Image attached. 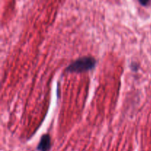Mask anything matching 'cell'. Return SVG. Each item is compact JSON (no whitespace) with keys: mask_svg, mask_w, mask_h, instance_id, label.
I'll return each mask as SVG.
<instances>
[{"mask_svg":"<svg viewBox=\"0 0 151 151\" xmlns=\"http://www.w3.org/2000/svg\"><path fill=\"white\" fill-rule=\"evenodd\" d=\"M139 2L141 3L142 4H143V5H145V4H148L149 1H139Z\"/></svg>","mask_w":151,"mask_h":151,"instance_id":"cell-3","label":"cell"},{"mask_svg":"<svg viewBox=\"0 0 151 151\" xmlns=\"http://www.w3.org/2000/svg\"><path fill=\"white\" fill-rule=\"evenodd\" d=\"M51 146V139L48 134H44L41 137L37 149L40 151H48Z\"/></svg>","mask_w":151,"mask_h":151,"instance_id":"cell-2","label":"cell"},{"mask_svg":"<svg viewBox=\"0 0 151 151\" xmlns=\"http://www.w3.org/2000/svg\"><path fill=\"white\" fill-rule=\"evenodd\" d=\"M96 64V60L90 56L80 58L69 64L66 69V72H82L93 69Z\"/></svg>","mask_w":151,"mask_h":151,"instance_id":"cell-1","label":"cell"}]
</instances>
